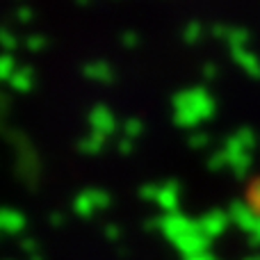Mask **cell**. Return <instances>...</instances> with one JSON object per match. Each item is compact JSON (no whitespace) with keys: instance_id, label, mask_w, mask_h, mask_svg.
Segmentation results:
<instances>
[{"instance_id":"1","label":"cell","mask_w":260,"mask_h":260,"mask_svg":"<svg viewBox=\"0 0 260 260\" xmlns=\"http://www.w3.org/2000/svg\"><path fill=\"white\" fill-rule=\"evenodd\" d=\"M108 206H110V197L105 192H82L73 203V208H76V212L80 217H91Z\"/></svg>"},{"instance_id":"2","label":"cell","mask_w":260,"mask_h":260,"mask_svg":"<svg viewBox=\"0 0 260 260\" xmlns=\"http://www.w3.org/2000/svg\"><path fill=\"white\" fill-rule=\"evenodd\" d=\"M89 123H91V128H94V133L103 135V137L112 135L114 128H117V119H114L112 110L105 108V105H96V108L91 110L89 112Z\"/></svg>"},{"instance_id":"3","label":"cell","mask_w":260,"mask_h":260,"mask_svg":"<svg viewBox=\"0 0 260 260\" xmlns=\"http://www.w3.org/2000/svg\"><path fill=\"white\" fill-rule=\"evenodd\" d=\"M153 201L160 203V206L167 210V215L176 212V208H178V185H176L174 180L165 183L162 187L155 185V199H153Z\"/></svg>"},{"instance_id":"4","label":"cell","mask_w":260,"mask_h":260,"mask_svg":"<svg viewBox=\"0 0 260 260\" xmlns=\"http://www.w3.org/2000/svg\"><path fill=\"white\" fill-rule=\"evenodd\" d=\"M0 229H3V233H9V235L21 233L25 229V217L18 210H3L0 212Z\"/></svg>"},{"instance_id":"5","label":"cell","mask_w":260,"mask_h":260,"mask_svg":"<svg viewBox=\"0 0 260 260\" xmlns=\"http://www.w3.org/2000/svg\"><path fill=\"white\" fill-rule=\"evenodd\" d=\"M9 87L16 91H30L35 87V73L30 69H16L14 76L9 78Z\"/></svg>"},{"instance_id":"6","label":"cell","mask_w":260,"mask_h":260,"mask_svg":"<svg viewBox=\"0 0 260 260\" xmlns=\"http://www.w3.org/2000/svg\"><path fill=\"white\" fill-rule=\"evenodd\" d=\"M85 76L89 78V80H96V82H105V85H110V82L114 80V71L110 64H89V67L85 69Z\"/></svg>"},{"instance_id":"7","label":"cell","mask_w":260,"mask_h":260,"mask_svg":"<svg viewBox=\"0 0 260 260\" xmlns=\"http://www.w3.org/2000/svg\"><path fill=\"white\" fill-rule=\"evenodd\" d=\"M103 144H105V137H103V135L94 133V135H89V137H85V139L80 142V151L85 153V155H99L101 148H103Z\"/></svg>"},{"instance_id":"8","label":"cell","mask_w":260,"mask_h":260,"mask_svg":"<svg viewBox=\"0 0 260 260\" xmlns=\"http://www.w3.org/2000/svg\"><path fill=\"white\" fill-rule=\"evenodd\" d=\"M14 71H16L14 59L9 57V55H3V57H0V82H5V80L9 82V78L14 76Z\"/></svg>"},{"instance_id":"9","label":"cell","mask_w":260,"mask_h":260,"mask_svg":"<svg viewBox=\"0 0 260 260\" xmlns=\"http://www.w3.org/2000/svg\"><path fill=\"white\" fill-rule=\"evenodd\" d=\"M142 130H144V126H142V121H139V119H130L126 126H123V133H126V137L133 139V142H135V137H137Z\"/></svg>"},{"instance_id":"10","label":"cell","mask_w":260,"mask_h":260,"mask_svg":"<svg viewBox=\"0 0 260 260\" xmlns=\"http://www.w3.org/2000/svg\"><path fill=\"white\" fill-rule=\"evenodd\" d=\"M0 46H3L5 50H14L16 48V37L9 35L7 30H0Z\"/></svg>"},{"instance_id":"11","label":"cell","mask_w":260,"mask_h":260,"mask_svg":"<svg viewBox=\"0 0 260 260\" xmlns=\"http://www.w3.org/2000/svg\"><path fill=\"white\" fill-rule=\"evenodd\" d=\"M44 46H46L44 37H30V39H27V48L30 50H41Z\"/></svg>"},{"instance_id":"12","label":"cell","mask_w":260,"mask_h":260,"mask_svg":"<svg viewBox=\"0 0 260 260\" xmlns=\"http://www.w3.org/2000/svg\"><path fill=\"white\" fill-rule=\"evenodd\" d=\"M121 41L128 46V48H135V44H137V37H135L133 32H128V35H123V39H121Z\"/></svg>"},{"instance_id":"13","label":"cell","mask_w":260,"mask_h":260,"mask_svg":"<svg viewBox=\"0 0 260 260\" xmlns=\"http://www.w3.org/2000/svg\"><path fill=\"white\" fill-rule=\"evenodd\" d=\"M105 235H108L110 240H117L119 235H121V233H119V226H114V224H112V226H108V233H105Z\"/></svg>"},{"instance_id":"14","label":"cell","mask_w":260,"mask_h":260,"mask_svg":"<svg viewBox=\"0 0 260 260\" xmlns=\"http://www.w3.org/2000/svg\"><path fill=\"white\" fill-rule=\"evenodd\" d=\"M18 18H21V21H30V9H21Z\"/></svg>"},{"instance_id":"15","label":"cell","mask_w":260,"mask_h":260,"mask_svg":"<svg viewBox=\"0 0 260 260\" xmlns=\"http://www.w3.org/2000/svg\"><path fill=\"white\" fill-rule=\"evenodd\" d=\"M0 233H3V229H0Z\"/></svg>"}]
</instances>
